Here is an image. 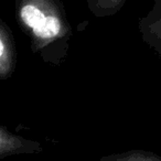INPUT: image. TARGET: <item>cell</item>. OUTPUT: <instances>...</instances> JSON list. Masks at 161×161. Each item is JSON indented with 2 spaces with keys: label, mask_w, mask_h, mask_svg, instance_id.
<instances>
[{
  "label": "cell",
  "mask_w": 161,
  "mask_h": 161,
  "mask_svg": "<svg viewBox=\"0 0 161 161\" xmlns=\"http://www.w3.org/2000/svg\"><path fill=\"white\" fill-rule=\"evenodd\" d=\"M99 161H161V157L145 150H130L121 153L105 156L101 158Z\"/></svg>",
  "instance_id": "5b68a950"
},
{
  "label": "cell",
  "mask_w": 161,
  "mask_h": 161,
  "mask_svg": "<svg viewBox=\"0 0 161 161\" xmlns=\"http://www.w3.org/2000/svg\"><path fill=\"white\" fill-rule=\"evenodd\" d=\"M127 0H87L90 11L97 18H106L116 14Z\"/></svg>",
  "instance_id": "277c9868"
},
{
  "label": "cell",
  "mask_w": 161,
  "mask_h": 161,
  "mask_svg": "<svg viewBox=\"0 0 161 161\" xmlns=\"http://www.w3.org/2000/svg\"><path fill=\"white\" fill-rule=\"evenodd\" d=\"M17 65V49L11 30L0 19V80L14 74Z\"/></svg>",
  "instance_id": "3957f363"
},
{
  "label": "cell",
  "mask_w": 161,
  "mask_h": 161,
  "mask_svg": "<svg viewBox=\"0 0 161 161\" xmlns=\"http://www.w3.org/2000/svg\"><path fill=\"white\" fill-rule=\"evenodd\" d=\"M152 29H153V32L156 34H159V36H161V16L160 18L158 19V20L154 22L153 27H152Z\"/></svg>",
  "instance_id": "8992f818"
},
{
  "label": "cell",
  "mask_w": 161,
  "mask_h": 161,
  "mask_svg": "<svg viewBox=\"0 0 161 161\" xmlns=\"http://www.w3.org/2000/svg\"><path fill=\"white\" fill-rule=\"evenodd\" d=\"M42 151L40 142L12 134L0 126V160L17 154H32Z\"/></svg>",
  "instance_id": "7a4b0ae2"
},
{
  "label": "cell",
  "mask_w": 161,
  "mask_h": 161,
  "mask_svg": "<svg viewBox=\"0 0 161 161\" xmlns=\"http://www.w3.org/2000/svg\"><path fill=\"white\" fill-rule=\"evenodd\" d=\"M16 20L33 53L52 64L66 58L72 27L61 0H17Z\"/></svg>",
  "instance_id": "6da1fadb"
}]
</instances>
